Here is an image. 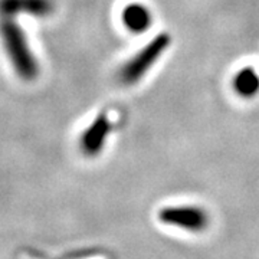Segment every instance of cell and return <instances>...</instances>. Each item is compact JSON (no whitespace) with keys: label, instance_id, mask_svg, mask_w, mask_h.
<instances>
[{"label":"cell","instance_id":"obj_5","mask_svg":"<svg viewBox=\"0 0 259 259\" xmlns=\"http://www.w3.org/2000/svg\"><path fill=\"white\" fill-rule=\"evenodd\" d=\"M55 10L54 0H0V15H30L47 18Z\"/></svg>","mask_w":259,"mask_h":259},{"label":"cell","instance_id":"obj_3","mask_svg":"<svg viewBox=\"0 0 259 259\" xmlns=\"http://www.w3.org/2000/svg\"><path fill=\"white\" fill-rule=\"evenodd\" d=\"M160 222L192 233L206 231L210 223V216L204 209L193 204L167 206L158 212Z\"/></svg>","mask_w":259,"mask_h":259},{"label":"cell","instance_id":"obj_2","mask_svg":"<svg viewBox=\"0 0 259 259\" xmlns=\"http://www.w3.org/2000/svg\"><path fill=\"white\" fill-rule=\"evenodd\" d=\"M170 45V36L167 33H160L143 49H140L127 64L122 65L120 69L121 82L131 85L140 81L148 69L157 62V59L164 54Z\"/></svg>","mask_w":259,"mask_h":259},{"label":"cell","instance_id":"obj_1","mask_svg":"<svg viewBox=\"0 0 259 259\" xmlns=\"http://www.w3.org/2000/svg\"><path fill=\"white\" fill-rule=\"evenodd\" d=\"M0 37L10 65L19 78L23 81L36 79L40 66L30 49L25 30L16 22V16L0 15Z\"/></svg>","mask_w":259,"mask_h":259},{"label":"cell","instance_id":"obj_7","mask_svg":"<svg viewBox=\"0 0 259 259\" xmlns=\"http://www.w3.org/2000/svg\"><path fill=\"white\" fill-rule=\"evenodd\" d=\"M233 88L243 98H250L256 95L259 93V75L250 66L243 68L235 76Z\"/></svg>","mask_w":259,"mask_h":259},{"label":"cell","instance_id":"obj_6","mask_svg":"<svg viewBox=\"0 0 259 259\" xmlns=\"http://www.w3.org/2000/svg\"><path fill=\"white\" fill-rule=\"evenodd\" d=\"M121 20L125 29L133 33H143L151 26V13L141 3H130L121 12Z\"/></svg>","mask_w":259,"mask_h":259},{"label":"cell","instance_id":"obj_4","mask_svg":"<svg viewBox=\"0 0 259 259\" xmlns=\"http://www.w3.org/2000/svg\"><path fill=\"white\" fill-rule=\"evenodd\" d=\"M111 131V121L107 114H100L88 125L79 139V147L88 157H95L101 151Z\"/></svg>","mask_w":259,"mask_h":259}]
</instances>
